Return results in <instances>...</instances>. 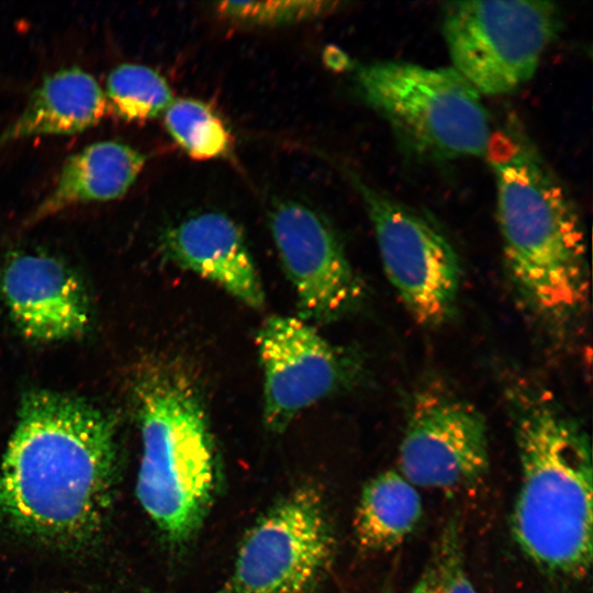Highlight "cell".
Wrapping results in <instances>:
<instances>
[{
    "mask_svg": "<svg viewBox=\"0 0 593 593\" xmlns=\"http://www.w3.org/2000/svg\"><path fill=\"white\" fill-rule=\"evenodd\" d=\"M107 112L104 92L92 75L79 67L57 70L41 81L22 112L0 132V148L33 136L81 133Z\"/></svg>",
    "mask_w": 593,
    "mask_h": 593,
    "instance_id": "obj_15",
    "label": "cell"
},
{
    "mask_svg": "<svg viewBox=\"0 0 593 593\" xmlns=\"http://www.w3.org/2000/svg\"><path fill=\"white\" fill-rule=\"evenodd\" d=\"M496 188V217L508 275L549 326L567 328L588 310L590 266L577 205L527 136L492 133L485 155Z\"/></svg>",
    "mask_w": 593,
    "mask_h": 593,
    "instance_id": "obj_2",
    "label": "cell"
},
{
    "mask_svg": "<svg viewBox=\"0 0 593 593\" xmlns=\"http://www.w3.org/2000/svg\"><path fill=\"white\" fill-rule=\"evenodd\" d=\"M355 184L372 223L384 273L410 315L437 327L456 313L461 287L459 256L426 215L363 181Z\"/></svg>",
    "mask_w": 593,
    "mask_h": 593,
    "instance_id": "obj_8",
    "label": "cell"
},
{
    "mask_svg": "<svg viewBox=\"0 0 593 593\" xmlns=\"http://www.w3.org/2000/svg\"><path fill=\"white\" fill-rule=\"evenodd\" d=\"M354 83L414 154L434 160L486 155L490 115L481 94L451 67L372 61L355 70Z\"/></svg>",
    "mask_w": 593,
    "mask_h": 593,
    "instance_id": "obj_5",
    "label": "cell"
},
{
    "mask_svg": "<svg viewBox=\"0 0 593 593\" xmlns=\"http://www.w3.org/2000/svg\"><path fill=\"white\" fill-rule=\"evenodd\" d=\"M411 593H478L467 571L461 528L455 517L443 526Z\"/></svg>",
    "mask_w": 593,
    "mask_h": 593,
    "instance_id": "obj_19",
    "label": "cell"
},
{
    "mask_svg": "<svg viewBox=\"0 0 593 593\" xmlns=\"http://www.w3.org/2000/svg\"><path fill=\"white\" fill-rule=\"evenodd\" d=\"M116 425L82 398L26 392L0 465V525L55 547L92 542L114 499Z\"/></svg>",
    "mask_w": 593,
    "mask_h": 593,
    "instance_id": "obj_1",
    "label": "cell"
},
{
    "mask_svg": "<svg viewBox=\"0 0 593 593\" xmlns=\"http://www.w3.org/2000/svg\"><path fill=\"white\" fill-rule=\"evenodd\" d=\"M331 1H222L215 11L223 20L242 26H276L325 15L336 8Z\"/></svg>",
    "mask_w": 593,
    "mask_h": 593,
    "instance_id": "obj_20",
    "label": "cell"
},
{
    "mask_svg": "<svg viewBox=\"0 0 593 593\" xmlns=\"http://www.w3.org/2000/svg\"><path fill=\"white\" fill-rule=\"evenodd\" d=\"M560 27V11L549 1H452L441 14L450 67L481 96L528 82Z\"/></svg>",
    "mask_w": 593,
    "mask_h": 593,
    "instance_id": "obj_6",
    "label": "cell"
},
{
    "mask_svg": "<svg viewBox=\"0 0 593 593\" xmlns=\"http://www.w3.org/2000/svg\"><path fill=\"white\" fill-rule=\"evenodd\" d=\"M264 371V422L282 432L303 410L346 387L355 359L331 345L302 318L272 315L257 334Z\"/></svg>",
    "mask_w": 593,
    "mask_h": 593,
    "instance_id": "obj_10",
    "label": "cell"
},
{
    "mask_svg": "<svg viewBox=\"0 0 593 593\" xmlns=\"http://www.w3.org/2000/svg\"><path fill=\"white\" fill-rule=\"evenodd\" d=\"M521 481L511 530L541 571L583 579L592 562V446L584 427L547 393H508Z\"/></svg>",
    "mask_w": 593,
    "mask_h": 593,
    "instance_id": "obj_3",
    "label": "cell"
},
{
    "mask_svg": "<svg viewBox=\"0 0 593 593\" xmlns=\"http://www.w3.org/2000/svg\"><path fill=\"white\" fill-rule=\"evenodd\" d=\"M323 494L304 484L277 501L248 530L215 593H314L335 555Z\"/></svg>",
    "mask_w": 593,
    "mask_h": 593,
    "instance_id": "obj_7",
    "label": "cell"
},
{
    "mask_svg": "<svg viewBox=\"0 0 593 593\" xmlns=\"http://www.w3.org/2000/svg\"><path fill=\"white\" fill-rule=\"evenodd\" d=\"M490 466L488 424L468 400L438 385L409 403L399 472L416 488L455 492L482 481Z\"/></svg>",
    "mask_w": 593,
    "mask_h": 593,
    "instance_id": "obj_9",
    "label": "cell"
},
{
    "mask_svg": "<svg viewBox=\"0 0 593 593\" xmlns=\"http://www.w3.org/2000/svg\"><path fill=\"white\" fill-rule=\"evenodd\" d=\"M270 231L303 315L328 323L361 305L365 283L316 212L299 202L279 203L270 214Z\"/></svg>",
    "mask_w": 593,
    "mask_h": 593,
    "instance_id": "obj_11",
    "label": "cell"
},
{
    "mask_svg": "<svg viewBox=\"0 0 593 593\" xmlns=\"http://www.w3.org/2000/svg\"><path fill=\"white\" fill-rule=\"evenodd\" d=\"M325 63L334 69H342L347 65V57L337 48L327 47L324 54Z\"/></svg>",
    "mask_w": 593,
    "mask_h": 593,
    "instance_id": "obj_21",
    "label": "cell"
},
{
    "mask_svg": "<svg viewBox=\"0 0 593 593\" xmlns=\"http://www.w3.org/2000/svg\"><path fill=\"white\" fill-rule=\"evenodd\" d=\"M163 254L251 309H261L265 292L239 226L220 212H203L168 228Z\"/></svg>",
    "mask_w": 593,
    "mask_h": 593,
    "instance_id": "obj_13",
    "label": "cell"
},
{
    "mask_svg": "<svg viewBox=\"0 0 593 593\" xmlns=\"http://www.w3.org/2000/svg\"><path fill=\"white\" fill-rule=\"evenodd\" d=\"M423 513L417 488L389 469L362 488L354 519L358 546L367 552L390 551L416 528Z\"/></svg>",
    "mask_w": 593,
    "mask_h": 593,
    "instance_id": "obj_16",
    "label": "cell"
},
{
    "mask_svg": "<svg viewBox=\"0 0 593 593\" xmlns=\"http://www.w3.org/2000/svg\"><path fill=\"white\" fill-rule=\"evenodd\" d=\"M0 294L16 328L34 342L77 338L91 324V304L81 279L48 254H12L0 270Z\"/></svg>",
    "mask_w": 593,
    "mask_h": 593,
    "instance_id": "obj_12",
    "label": "cell"
},
{
    "mask_svg": "<svg viewBox=\"0 0 593 593\" xmlns=\"http://www.w3.org/2000/svg\"><path fill=\"white\" fill-rule=\"evenodd\" d=\"M142 434L137 497L172 546L202 527L216 488L212 434L198 388L169 363H153L133 388Z\"/></svg>",
    "mask_w": 593,
    "mask_h": 593,
    "instance_id": "obj_4",
    "label": "cell"
},
{
    "mask_svg": "<svg viewBox=\"0 0 593 593\" xmlns=\"http://www.w3.org/2000/svg\"><path fill=\"white\" fill-rule=\"evenodd\" d=\"M165 127L192 158L214 159L228 155L233 137L220 116L204 102L174 99L164 112Z\"/></svg>",
    "mask_w": 593,
    "mask_h": 593,
    "instance_id": "obj_18",
    "label": "cell"
},
{
    "mask_svg": "<svg viewBox=\"0 0 593 593\" xmlns=\"http://www.w3.org/2000/svg\"><path fill=\"white\" fill-rule=\"evenodd\" d=\"M145 155L128 144L100 141L70 155L51 191L34 208L26 224L74 205L123 197L144 168Z\"/></svg>",
    "mask_w": 593,
    "mask_h": 593,
    "instance_id": "obj_14",
    "label": "cell"
},
{
    "mask_svg": "<svg viewBox=\"0 0 593 593\" xmlns=\"http://www.w3.org/2000/svg\"><path fill=\"white\" fill-rule=\"evenodd\" d=\"M104 97L108 110L127 122H144L164 113L174 101L166 79L150 67L122 64L110 71Z\"/></svg>",
    "mask_w": 593,
    "mask_h": 593,
    "instance_id": "obj_17",
    "label": "cell"
}]
</instances>
